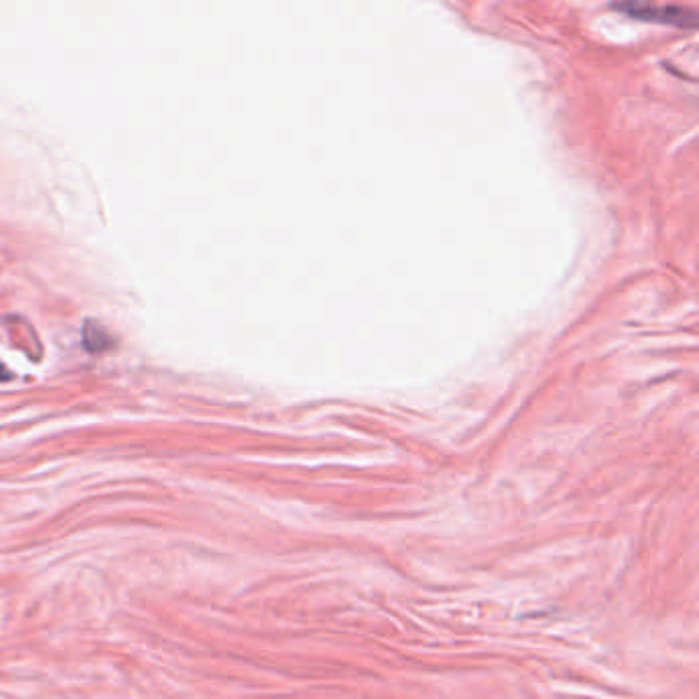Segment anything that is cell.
I'll return each mask as SVG.
<instances>
[{"label":"cell","mask_w":699,"mask_h":699,"mask_svg":"<svg viewBox=\"0 0 699 699\" xmlns=\"http://www.w3.org/2000/svg\"><path fill=\"white\" fill-rule=\"evenodd\" d=\"M622 13L640 19V21H652L661 25H673L679 29H693L697 25V17L691 9L685 7H656L652 3H644V0H624V3L615 5Z\"/></svg>","instance_id":"cell-1"},{"label":"cell","mask_w":699,"mask_h":699,"mask_svg":"<svg viewBox=\"0 0 699 699\" xmlns=\"http://www.w3.org/2000/svg\"><path fill=\"white\" fill-rule=\"evenodd\" d=\"M11 378V374L7 372V367L3 365V363H0V382H5V380H9Z\"/></svg>","instance_id":"cell-2"}]
</instances>
